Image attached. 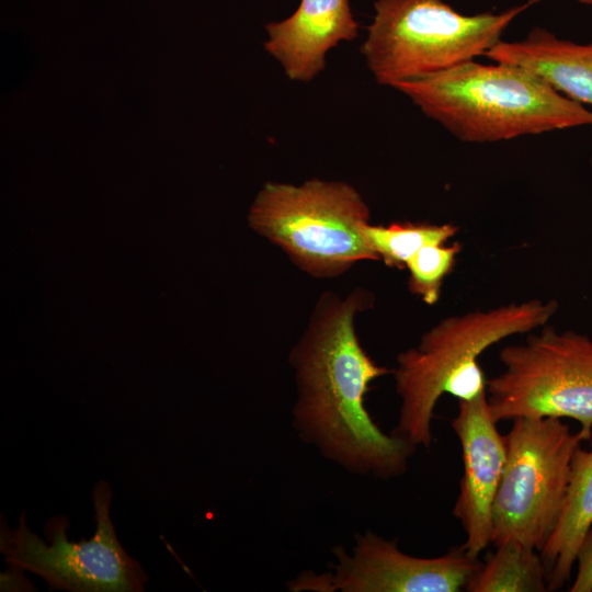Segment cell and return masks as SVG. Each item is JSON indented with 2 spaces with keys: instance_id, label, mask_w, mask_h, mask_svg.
I'll return each instance as SVG.
<instances>
[{
  "instance_id": "6da1fadb",
  "label": "cell",
  "mask_w": 592,
  "mask_h": 592,
  "mask_svg": "<svg viewBox=\"0 0 592 592\" xmlns=\"http://www.w3.org/2000/svg\"><path fill=\"white\" fill-rule=\"evenodd\" d=\"M354 288L345 296L325 292L289 354L297 386L293 423L300 439L345 470L376 478L402 475L415 446L385 433L365 407L375 379L392 373L364 350L356 315L373 304Z\"/></svg>"
},
{
  "instance_id": "7a4b0ae2",
  "label": "cell",
  "mask_w": 592,
  "mask_h": 592,
  "mask_svg": "<svg viewBox=\"0 0 592 592\" xmlns=\"http://www.w3.org/2000/svg\"><path fill=\"white\" fill-rule=\"evenodd\" d=\"M428 117L466 143L592 126V111L519 66L474 60L398 84Z\"/></svg>"
},
{
  "instance_id": "3957f363",
  "label": "cell",
  "mask_w": 592,
  "mask_h": 592,
  "mask_svg": "<svg viewBox=\"0 0 592 592\" xmlns=\"http://www.w3.org/2000/svg\"><path fill=\"white\" fill-rule=\"evenodd\" d=\"M557 309L555 300L532 299L451 316L428 330L417 346L397 356L392 374L401 405L392 433L429 448L439 399L448 394L471 400L485 394L479 355L504 338L543 327Z\"/></svg>"
},
{
  "instance_id": "277c9868",
  "label": "cell",
  "mask_w": 592,
  "mask_h": 592,
  "mask_svg": "<svg viewBox=\"0 0 592 592\" xmlns=\"http://www.w3.org/2000/svg\"><path fill=\"white\" fill-rule=\"evenodd\" d=\"M248 218L254 231L315 278L339 276L361 261H379L363 234L369 208L345 182H267Z\"/></svg>"
},
{
  "instance_id": "5b68a950",
  "label": "cell",
  "mask_w": 592,
  "mask_h": 592,
  "mask_svg": "<svg viewBox=\"0 0 592 592\" xmlns=\"http://www.w3.org/2000/svg\"><path fill=\"white\" fill-rule=\"evenodd\" d=\"M526 7L467 16L442 0H376L361 52L375 80L396 88L485 55Z\"/></svg>"
},
{
  "instance_id": "8992f818",
  "label": "cell",
  "mask_w": 592,
  "mask_h": 592,
  "mask_svg": "<svg viewBox=\"0 0 592 592\" xmlns=\"http://www.w3.org/2000/svg\"><path fill=\"white\" fill-rule=\"evenodd\" d=\"M512 421L493 503L492 544L515 540L540 551L561 514L572 456L585 440L560 418Z\"/></svg>"
},
{
  "instance_id": "52a82bcc",
  "label": "cell",
  "mask_w": 592,
  "mask_h": 592,
  "mask_svg": "<svg viewBox=\"0 0 592 592\" xmlns=\"http://www.w3.org/2000/svg\"><path fill=\"white\" fill-rule=\"evenodd\" d=\"M503 371L487 379L486 396L498 423L516 418H570L592 439V340L544 327L525 343L499 354Z\"/></svg>"
},
{
  "instance_id": "ba28073f",
  "label": "cell",
  "mask_w": 592,
  "mask_h": 592,
  "mask_svg": "<svg viewBox=\"0 0 592 592\" xmlns=\"http://www.w3.org/2000/svg\"><path fill=\"white\" fill-rule=\"evenodd\" d=\"M112 490L106 481L93 489L96 528L86 540L70 542L66 516L46 523L44 542L25 523L24 513L14 530L1 523L0 550L7 562L31 571L52 590L71 592H139L148 577L140 563L121 545L110 514Z\"/></svg>"
},
{
  "instance_id": "9c48e42d",
  "label": "cell",
  "mask_w": 592,
  "mask_h": 592,
  "mask_svg": "<svg viewBox=\"0 0 592 592\" xmlns=\"http://www.w3.org/2000/svg\"><path fill=\"white\" fill-rule=\"evenodd\" d=\"M333 555L327 587L341 592H459L481 565L462 546L440 557H413L371 531L355 535L350 553L337 546Z\"/></svg>"
},
{
  "instance_id": "30bf717a",
  "label": "cell",
  "mask_w": 592,
  "mask_h": 592,
  "mask_svg": "<svg viewBox=\"0 0 592 592\" xmlns=\"http://www.w3.org/2000/svg\"><path fill=\"white\" fill-rule=\"evenodd\" d=\"M452 428L462 448L463 476L453 509L466 534L462 547L473 557L492 544V511L506 460L504 436L488 407L486 392L458 400Z\"/></svg>"
},
{
  "instance_id": "8fae6325",
  "label": "cell",
  "mask_w": 592,
  "mask_h": 592,
  "mask_svg": "<svg viewBox=\"0 0 592 592\" xmlns=\"http://www.w3.org/2000/svg\"><path fill=\"white\" fill-rule=\"evenodd\" d=\"M265 50L293 81H310L326 66V54L358 36L350 0H300L288 18L265 25Z\"/></svg>"
},
{
  "instance_id": "7c38bea8",
  "label": "cell",
  "mask_w": 592,
  "mask_h": 592,
  "mask_svg": "<svg viewBox=\"0 0 592 592\" xmlns=\"http://www.w3.org/2000/svg\"><path fill=\"white\" fill-rule=\"evenodd\" d=\"M485 56L524 68L571 100L592 105V43L577 44L535 27L521 41H500Z\"/></svg>"
},
{
  "instance_id": "4fadbf2b",
  "label": "cell",
  "mask_w": 592,
  "mask_h": 592,
  "mask_svg": "<svg viewBox=\"0 0 592 592\" xmlns=\"http://www.w3.org/2000/svg\"><path fill=\"white\" fill-rule=\"evenodd\" d=\"M592 526V449L579 446L571 460L570 479L556 527L539 551L548 591L570 579L582 540Z\"/></svg>"
},
{
  "instance_id": "5bb4252c",
  "label": "cell",
  "mask_w": 592,
  "mask_h": 592,
  "mask_svg": "<svg viewBox=\"0 0 592 592\" xmlns=\"http://www.w3.org/2000/svg\"><path fill=\"white\" fill-rule=\"evenodd\" d=\"M468 592H545V568L538 550L515 540L496 546L468 581Z\"/></svg>"
},
{
  "instance_id": "9a60e30c",
  "label": "cell",
  "mask_w": 592,
  "mask_h": 592,
  "mask_svg": "<svg viewBox=\"0 0 592 592\" xmlns=\"http://www.w3.org/2000/svg\"><path fill=\"white\" fill-rule=\"evenodd\" d=\"M457 232L452 224L391 223L363 227L364 237L379 261L388 267L402 270L408 260L422 247L447 243Z\"/></svg>"
},
{
  "instance_id": "2e32d148",
  "label": "cell",
  "mask_w": 592,
  "mask_h": 592,
  "mask_svg": "<svg viewBox=\"0 0 592 592\" xmlns=\"http://www.w3.org/2000/svg\"><path fill=\"white\" fill-rule=\"evenodd\" d=\"M462 246L433 243L422 247L407 262L408 288L426 305H435L444 280L453 271Z\"/></svg>"
},
{
  "instance_id": "e0dca14e",
  "label": "cell",
  "mask_w": 592,
  "mask_h": 592,
  "mask_svg": "<svg viewBox=\"0 0 592 592\" xmlns=\"http://www.w3.org/2000/svg\"><path fill=\"white\" fill-rule=\"evenodd\" d=\"M577 576L570 592H592V526L585 534L577 556Z\"/></svg>"
},
{
  "instance_id": "ac0fdd59",
  "label": "cell",
  "mask_w": 592,
  "mask_h": 592,
  "mask_svg": "<svg viewBox=\"0 0 592 592\" xmlns=\"http://www.w3.org/2000/svg\"><path fill=\"white\" fill-rule=\"evenodd\" d=\"M30 591L31 583L23 577V570L11 567L5 573H1V591Z\"/></svg>"
},
{
  "instance_id": "d6986e66",
  "label": "cell",
  "mask_w": 592,
  "mask_h": 592,
  "mask_svg": "<svg viewBox=\"0 0 592 592\" xmlns=\"http://www.w3.org/2000/svg\"><path fill=\"white\" fill-rule=\"evenodd\" d=\"M591 164H592V157H591Z\"/></svg>"
}]
</instances>
